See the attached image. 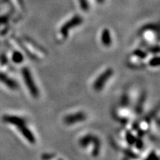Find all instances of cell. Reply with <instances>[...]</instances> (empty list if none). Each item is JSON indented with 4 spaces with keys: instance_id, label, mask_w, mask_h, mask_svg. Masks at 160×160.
I'll return each instance as SVG.
<instances>
[{
    "instance_id": "6da1fadb",
    "label": "cell",
    "mask_w": 160,
    "mask_h": 160,
    "mask_svg": "<svg viewBox=\"0 0 160 160\" xmlns=\"http://www.w3.org/2000/svg\"><path fill=\"white\" fill-rule=\"evenodd\" d=\"M22 74L23 80L25 81V85L28 88L29 92L34 97L37 98L39 95V89L35 85L30 70L28 68H23L22 69Z\"/></svg>"
},
{
    "instance_id": "7a4b0ae2",
    "label": "cell",
    "mask_w": 160,
    "mask_h": 160,
    "mask_svg": "<svg viewBox=\"0 0 160 160\" xmlns=\"http://www.w3.org/2000/svg\"><path fill=\"white\" fill-rule=\"evenodd\" d=\"M94 145V148H93L92 154L94 156H96L99 155L100 151V141L99 139L96 137V136L92 135V134H88L82 137L79 140V145L82 147H87L88 145Z\"/></svg>"
},
{
    "instance_id": "3957f363",
    "label": "cell",
    "mask_w": 160,
    "mask_h": 160,
    "mask_svg": "<svg viewBox=\"0 0 160 160\" xmlns=\"http://www.w3.org/2000/svg\"><path fill=\"white\" fill-rule=\"evenodd\" d=\"M113 74H114V70L111 68L106 69L102 74H100L93 85V88H94V90L100 91V90H102L106 82L110 79Z\"/></svg>"
},
{
    "instance_id": "277c9868",
    "label": "cell",
    "mask_w": 160,
    "mask_h": 160,
    "mask_svg": "<svg viewBox=\"0 0 160 160\" xmlns=\"http://www.w3.org/2000/svg\"><path fill=\"white\" fill-rule=\"evenodd\" d=\"M82 21L83 20L82 19L81 16L77 15L74 16V17H73L71 19L69 20L66 23H65V24L62 26L61 29H60V34L62 36L63 39H66V38L68 37L69 30H70V29L81 25Z\"/></svg>"
},
{
    "instance_id": "5b68a950",
    "label": "cell",
    "mask_w": 160,
    "mask_h": 160,
    "mask_svg": "<svg viewBox=\"0 0 160 160\" xmlns=\"http://www.w3.org/2000/svg\"><path fill=\"white\" fill-rule=\"evenodd\" d=\"M86 114L83 112H77L67 115L64 118V122L68 125H71L76 123L81 122L86 119Z\"/></svg>"
},
{
    "instance_id": "8992f818",
    "label": "cell",
    "mask_w": 160,
    "mask_h": 160,
    "mask_svg": "<svg viewBox=\"0 0 160 160\" xmlns=\"http://www.w3.org/2000/svg\"><path fill=\"white\" fill-rule=\"evenodd\" d=\"M3 121L7 123H9V124L14 125L16 128L22 125L26 124L25 119L20 117V116L14 115H5L3 116Z\"/></svg>"
},
{
    "instance_id": "52a82bcc",
    "label": "cell",
    "mask_w": 160,
    "mask_h": 160,
    "mask_svg": "<svg viewBox=\"0 0 160 160\" xmlns=\"http://www.w3.org/2000/svg\"><path fill=\"white\" fill-rule=\"evenodd\" d=\"M17 128H19V131L21 133V134L25 138V139L28 140L30 143L34 144L35 143L36 139L35 136H34V134L31 132V130L27 127L26 124L22 125L20 126L17 127Z\"/></svg>"
},
{
    "instance_id": "ba28073f",
    "label": "cell",
    "mask_w": 160,
    "mask_h": 160,
    "mask_svg": "<svg viewBox=\"0 0 160 160\" xmlns=\"http://www.w3.org/2000/svg\"><path fill=\"white\" fill-rule=\"evenodd\" d=\"M102 43L105 45V46L108 47L111 45L112 43V39L111 36H110V33L108 29H104L102 33L101 36Z\"/></svg>"
},
{
    "instance_id": "9c48e42d",
    "label": "cell",
    "mask_w": 160,
    "mask_h": 160,
    "mask_svg": "<svg viewBox=\"0 0 160 160\" xmlns=\"http://www.w3.org/2000/svg\"><path fill=\"white\" fill-rule=\"evenodd\" d=\"M0 80L2 82H4L5 85H8L9 88L12 89H15L17 88V84L16 83V82H14V80L8 78L6 75H5L4 74H2V73H0Z\"/></svg>"
},
{
    "instance_id": "30bf717a",
    "label": "cell",
    "mask_w": 160,
    "mask_h": 160,
    "mask_svg": "<svg viewBox=\"0 0 160 160\" xmlns=\"http://www.w3.org/2000/svg\"><path fill=\"white\" fill-rule=\"evenodd\" d=\"M12 60L14 63L19 64L24 60V56L19 51H14L12 54Z\"/></svg>"
},
{
    "instance_id": "8fae6325",
    "label": "cell",
    "mask_w": 160,
    "mask_h": 160,
    "mask_svg": "<svg viewBox=\"0 0 160 160\" xmlns=\"http://www.w3.org/2000/svg\"><path fill=\"white\" fill-rule=\"evenodd\" d=\"M145 97H146L145 94H142V96L139 97V101H138L137 105H136V112H137V114H140L142 111V110L143 105H144V103H145Z\"/></svg>"
},
{
    "instance_id": "7c38bea8",
    "label": "cell",
    "mask_w": 160,
    "mask_h": 160,
    "mask_svg": "<svg viewBox=\"0 0 160 160\" xmlns=\"http://www.w3.org/2000/svg\"><path fill=\"white\" fill-rule=\"evenodd\" d=\"M149 65H150V66H151V67L159 66V57H158V56H156V57L152 58V59L150 60V62H149Z\"/></svg>"
},
{
    "instance_id": "4fadbf2b",
    "label": "cell",
    "mask_w": 160,
    "mask_h": 160,
    "mask_svg": "<svg viewBox=\"0 0 160 160\" xmlns=\"http://www.w3.org/2000/svg\"><path fill=\"white\" fill-rule=\"evenodd\" d=\"M127 142L129 145H134L135 144L136 139L134 137V136H132L130 134H127Z\"/></svg>"
},
{
    "instance_id": "5bb4252c",
    "label": "cell",
    "mask_w": 160,
    "mask_h": 160,
    "mask_svg": "<svg viewBox=\"0 0 160 160\" xmlns=\"http://www.w3.org/2000/svg\"><path fill=\"white\" fill-rule=\"evenodd\" d=\"M79 4L82 10H87L88 9V4L87 0H79Z\"/></svg>"
},
{
    "instance_id": "9a60e30c",
    "label": "cell",
    "mask_w": 160,
    "mask_h": 160,
    "mask_svg": "<svg viewBox=\"0 0 160 160\" xmlns=\"http://www.w3.org/2000/svg\"><path fill=\"white\" fill-rule=\"evenodd\" d=\"M146 160H159V159H158V157H156L155 154H151L147 158Z\"/></svg>"
},
{
    "instance_id": "2e32d148",
    "label": "cell",
    "mask_w": 160,
    "mask_h": 160,
    "mask_svg": "<svg viewBox=\"0 0 160 160\" xmlns=\"http://www.w3.org/2000/svg\"><path fill=\"white\" fill-rule=\"evenodd\" d=\"M96 1H97L98 2H99V3H100V4H101V3H103V2H104L105 0H96Z\"/></svg>"
}]
</instances>
